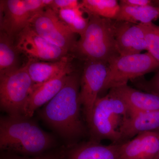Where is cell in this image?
<instances>
[{"mask_svg": "<svg viewBox=\"0 0 159 159\" xmlns=\"http://www.w3.org/2000/svg\"><path fill=\"white\" fill-rule=\"evenodd\" d=\"M80 77L75 71L70 74L62 89L41 111V116L49 125L70 140L79 139L87 133L80 116Z\"/></svg>", "mask_w": 159, "mask_h": 159, "instance_id": "1", "label": "cell"}, {"mask_svg": "<svg viewBox=\"0 0 159 159\" xmlns=\"http://www.w3.org/2000/svg\"><path fill=\"white\" fill-rule=\"evenodd\" d=\"M54 140L31 118L7 115L0 119V148L4 152L34 157L46 153Z\"/></svg>", "mask_w": 159, "mask_h": 159, "instance_id": "2", "label": "cell"}, {"mask_svg": "<svg viewBox=\"0 0 159 159\" xmlns=\"http://www.w3.org/2000/svg\"><path fill=\"white\" fill-rule=\"evenodd\" d=\"M87 28L80 36L72 55L87 61L108 63L119 55L116 47L115 20L89 16Z\"/></svg>", "mask_w": 159, "mask_h": 159, "instance_id": "3", "label": "cell"}, {"mask_svg": "<svg viewBox=\"0 0 159 159\" xmlns=\"http://www.w3.org/2000/svg\"><path fill=\"white\" fill-rule=\"evenodd\" d=\"M128 116L127 107L113 94L109 92L103 97H98L88 124L90 141L100 142L107 139L112 144H120V127Z\"/></svg>", "mask_w": 159, "mask_h": 159, "instance_id": "4", "label": "cell"}, {"mask_svg": "<svg viewBox=\"0 0 159 159\" xmlns=\"http://www.w3.org/2000/svg\"><path fill=\"white\" fill-rule=\"evenodd\" d=\"M159 63L148 52L132 55H118L108 63V73L101 93L127 84L129 80L158 70Z\"/></svg>", "mask_w": 159, "mask_h": 159, "instance_id": "5", "label": "cell"}, {"mask_svg": "<svg viewBox=\"0 0 159 159\" xmlns=\"http://www.w3.org/2000/svg\"><path fill=\"white\" fill-rule=\"evenodd\" d=\"M34 83L25 66L0 75L1 108L11 116H24Z\"/></svg>", "mask_w": 159, "mask_h": 159, "instance_id": "6", "label": "cell"}, {"mask_svg": "<svg viewBox=\"0 0 159 159\" xmlns=\"http://www.w3.org/2000/svg\"><path fill=\"white\" fill-rule=\"evenodd\" d=\"M29 26L43 38L72 54L77 42L76 34L48 7L35 15Z\"/></svg>", "mask_w": 159, "mask_h": 159, "instance_id": "7", "label": "cell"}, {"mask_svg": "<svg viewBox=\"0 0 159 159\" xmlns=\"http://www.w3.org/2000/svg\"><path fill=\"white\" fill-rule=\"evenodd\" d=\"M108 73V63L98 61L84 62L80 77V99L87 124L99 94Z\"/></svg>", "mask_w": 159, "mask_h": 159, "instance_id": "8", "label": "cell"}, {"mask_svg": "<svg viewBox=\"0 0 159 159\" xmlns=\"http://www.w3.org/2000/svg\"><path fill=\"white\" fill-rule=\"evenodd\" d=\"M16 47L29 60L56 61L70 55L66 51L43 38L28 26L16 35Z\"/></svg>", "mask_w": 159, "mask_h": 159, "instance_id": "9", "label": "cell"}, {"mask_svg": "<svg viewBox=\"0 0 159 159\" xmlns=\"http://www.w3.org/2000/svg\"><path fill=\"white\" fill-rule=\"evenodd\" d=\"M1 31L10 37H16L30 25L35 14L29 8L25 0H1Z\"/></svg>", "mask_w": 159, "mask_h": 159, "instance_id": "10", "label": "cell"}, {"mask_svg": "<svg viewBox=\"0 0 159 159\" xmlns=\"http://www.w3.org/2000/svg\"><path fill=\"white\" fill-rule=\"evenodd\" d=\"M115 36L119 55H132L148 50L145 30L142 24L115 20Z\"/></svg>", "mask_w": 159, "mask_h": 159, "instance_id": "11", "label": "cell"}, {"mask_svg": "<svg viewBox=\"0 0 159 159\" xmlns=\"http://www.w3.org/2000/svg\"><path fill=\"white\" fill-rule=\"evenodd\" d=\"M119 145V159H157L159 134L157 131L142 133Z\"/></svg>", "mask_w": 159, "mask_h": 159, "instance_id": "12", "label": "cell"}, {"mask_svg": "<svg viewBox=\"0 0 159 159\" xmlns=\"http://www.w3.org/2000/svg\"><path fill=\"white\" fill-rule=\"evenodd\" d=\"M109 92L119 98L125 103L129 116L159 109V95L143 92L124 84L111 89Z\"/></svg>", "mask_w": 159, "mask_h": 159, "instance_id": "13", "label": "cell"}, {"mask_svg": "<svg viewBox=\"0 0 159 159\" xmlns=\"http://www.w3.org/2000/svg\"><path fill=\"white\" fill-rule=\"evenodd\" d=\"M72 73L66 72L45 82L34 85L26 105L24 116L31 118L37 109L53 99L63 87L69 75Z\"/></svg>", "mask_w": 159, "mask_h": 159, "instance_id": "14", "label": "cell"}, {"mask_svg": "<svg viewBox=\"0 0 159 159\" xmlns=\"http://www.w3.org/2000/svg\"><path fill=\"white\" fill-rule=\"evenodd\" d=\"M158 130L159 109L131 114L124 119L120 127V143L142 133Z\"/></svg>", "mask_w": 159, "mask_h": 159, "instance_id": "15", "label": "cell"}, {"mask_svg": "<svg viewBox=\"0 0 159 159\" xmlns=\"http://www.w3.org/2000/svg\"><path fill=\"white\" fill-rule=\"evenodd\" d=\"M70 57L56 61H44L29 60L25 67L34 85L53 79L66 72H74Z\"/></svg>", "mask_w": 159, "mask_h": 159, "instance_id": "16", "label": "cell"}, {"mask_svg": "<svg viewBox=\"0 0 159 159\" xmlns=\"http://www.w3.org/2000/svg\"><path fill=\"white\" fill-rule=\"evenodd\" d=\"M119 144L89 141L74 145L62 155L64 159H119Z\"/></svg>", "mask_w": 159, "mask_h": 159, "instance_id": "17", "label": "cell"}, {"mask_svg": "<svg viewBox=\"0 0 159 159\" xmlns=\"http://www.w3.org/2000/svg\"><path fill=\"white\" fill-rule=\"evenodd\" d=\"M120 5L116 20L133 24H147L159 19V6L156 5L133 7Z\"/></svg>", "mask_w": 159, "mask_h": 159, "instance_id": "18", "label": "cell"}, {"mask_svg": "<svg viewBox=\"0 0 159 159\" xmlns=\"http://www.w3.org/2000/svg\"><path fill=\"white\" fill-rule=\"evenodd\" d=\"M12 38L5 31L0 32V75L19 68L18 54Z\"/></svg>", "mask_w": 159, "mask_h": 159, "instance_id": "19", "label": "cell"}, {"mask_svg": "<svg viewBox=\"0 0 159 159\" xmlns=\"http://www.w3.org/2000/svg\"><path fill=\"white\" fill-rule=\"evenodd\" d=\"M80 8L89 16H95L103 18L116 20L120 5L116 0H83Z\"/></svg>", "mask_w": 159, "mask_h": 159, "instance_id": "20", "label": "cell"}, {"mask_svg": "<svg viewBox=\"0 0 159 159\" xmlns=\"http://www.w3.org/2000/svg\"><path fill=\"white\" fill-rule=\"evenodd\" d=\"M60 19L76 34L81 36L88 25L89 18L83 16V11L80 7L74 9H64L57 11Z\"/></svg>", "mask_w": 159, "mask_h": 159, "instance_id": "21", "label": "cell"}, {"mask_svg": "<svg viewBox=\"0 0 159 159\" xmlns=\"http://www.w3.org/2000/svg\"><path fill=\"white\" fill-rule=\"evenodd\" d=\"M142 25L145 30L147 52L159 63V26L153 23Z\"/></svg>", "mask_w": 159, "mask_h": 159, "instance_id": "22", "label": "cell"}, {"mask_svg": "<svg viewBox=\"0 0 159 159\" xmlns=\"http://www.w3.org/2000/svg\"><path fill=\"white\" fill-rule=\"evenodd\" d=\"M141 77L132 80L136 87L145 92L159 95V69L156 74L149 80H147Z\"/></svg>", "mask_w": 159, "mask_h": 159, "instance_id": "23", "label": "cell"}, {"mask_svg": "<svg viewBox=\"0 0 159 159\" xmlns=\"http://www.w3.org/2000/svg\"><path fill=\"white\" fill-rule=\"evenodd\" d=\"M1 159H64L62 154L46 153L37 156H24L15 154L5 152L1 157Z\"/></svg>", "mask_w": 159, "mask_h": 159, "instance_id": "24", "label": "cell"}, {"mask_svg": "<svg viewBox=\"0 0 159 159\" xmlns=\"http://www.w3.org/2000/svg\"><path fill=\"white\" fill-rule=\"evenodd\" d=\"M80 4V2L77 0H53L50 8L57 12L61 9L78 8Z\"/></svg>", "mask_w": 159, "mask_h": 159, "instance_id": "25", "label": "cell"}, {"mask_svg": "<svg viewBox=\"0 0 159 159\" xmlns=\"http://www.w3.org/2000/svg\"><path fill=\"white\" fill-rule=\"evenodd\" d=\"M119 4L133 7H144L156 5L155 1L151 0H121Z\"/></svg>", "mask_w": 159, "mask_h": 159, "instance_id": "26", "label": "cell"}, {"mask_svg": "<svg viewBox=\"0 0 159 159\" xmlns=\"http://www.w3.org/2000/svg\"><path fill=\"white\" fill-rule=\"evenodd\" d=\"M156 5L159 6V1H155Z\"/></svg>", "mask_w": 159, "mask_h": 159, "instance_id": "27", "label": "cell"}, {"mask_svg": "<svg viewBox=\"0 0 159 159\" xmlns=\"http://www.w3.org/2000/svg\"><path fill=\"white\" fill-rule=\"evenodd\" d=\"M157 131V132L158 133V134H159V130ZM157 159H159V151Z\"/></svg>", "mask_w": 159, "mask_h": 159, "instance_id": "28", "label": "cell"}]
</instances>
